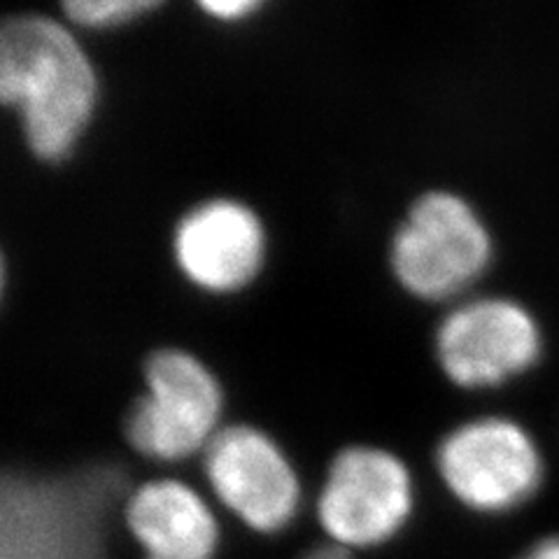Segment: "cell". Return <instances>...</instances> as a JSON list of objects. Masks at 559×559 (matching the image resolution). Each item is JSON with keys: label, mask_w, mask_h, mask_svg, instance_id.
Wrapping results in <instances>:
<instances>
[{"label": "cell", "mask_w": 559, "mask_h": 559, "mask_svg": "<svg viewBox=\"0 0 559 559\" xmlns=\"http://www.w3.org/2000/svg\"><path fill=\"white\" fill-rule=\"evenodd\" d=\"M100 75L80 31L43 12L0 28V100L16 115L26 150L47 166L70 162L94 127Z\"/></svg>", "instance_id": "obj_1"}, {"label": "cell", "mask_w": 559, "mask_h": 559, "mask_svg": "<svg viewBox=\"0 0 559 559\" xmlns=\"http://www.w3.org/2000/svg\"><path fill=\"white\" fill-rule=\"evenodd\" d=\"M124 478L112 466L3 483L0 559H105V522Z\"/></svg>", "instance_id": "obj_2"}, {"label": "cell", "mask_w": 559, "mask_h": 559, "mask_svg": "<svg viewBox=\"0 0 559 559\" xmlns=\"http://www.w3.org/2000/svg\"><path fill=\"white\" fill-rule=\"evenodd\" d=\"M495 238L476 205L450 189L419 194L390 240V271L411 299L457 304L489 271Z\"/></svg>", "instance_id": "obj_3"}, {"label": "cell", "mask_w": 559, "mask_h": 559, "mask_svg": "<svg viewBox=\"0 0 559 559\" xmlns=\"http://www.w3.org/2000/svg\"><path fill=\"white\" fill-rule=\"evenodd\" d=\"M224 392L194 353L164 347L145 364V394L127 419L131 445L156 462H180L219 433Z\"/></svg>", "instance_id": "obj_4"}, {"label": "cell", "mask_w": 559, "mask_h": 559, "mask_svg": "<svg viewBox=\"0 0 559 559\" xmlns=\"http://www.w3.org/2000/svg\"><path fill=\"white\" fill-rule=\"evenodd\" d=\"M433 353L457 388L489 390L534 369L544 355V331L520 301L476 296L450 306L436 326Z\"/></svg>", "instance_id": "obj_5"}, {"label": "cell", "mask_w": 559, "mask_h": 559, "mask_svg": "<svg viewBox=\"0 0 559 559\" xmlns=\"http://www.w3.org/2000/svg\"><path fill=\"white\" fill-rule=\"evenodd\" d=\"M436 460L450 492L480 513L527 503L546 474L532 433L506 417H480L450 431Z\"/></svg>", "instance_id": "obj_6"}, {"label": "cell", "mask_w": 559, "mask_h": 559, "mask_svg": "<svg viewBox=\"0 0 559 559\" xmlns=\"http://www.w3.org/2000/svg\"><path fill=\"white\" fill-rule=\"evenodd\" d=\"M173 264L189 287L205 296L250 289L269 261V231L257 210L240 199L213 197L175 222Z\"/></svg>", "instance_id": "obj_7"}, {"label": "cell", "mask_w": 559, "mask_h": 559, "mask_svg": "<svg viewBox=\"0 0 559 559\" xmlns=\"http://www.w3.org/2000/svg\"><path fill=\"white\" fill-rule=\"evenodd\" d=\"M413 509L406 466L378 448H347L320 497V520L338 548H371L392 538Z\"/></svg>", "instance_id": "obj_8"}, {"label": "cell", "mask_w": 559, "mask_h": 559, "mask_svg": "<svg viewBox=\"0 0 559 559\" xmlns=\"http://www.w3.org/2000/svg\"><path fill=\"white\" fill-rule=\"evenodd\" d=\"M205 474L222 503L257 532L287 527L299 509V480L269 436L224 427L205 448Z\"/></svg>", "instance_id": "obj_9"}, {"label": "cell", "mask_w": 559, "mask_h": 559, "mask_svg": "<svg viewBox=\"0 0 559 559\" xmlns=\"http://www.w3.org/2000/svg\"><path fill=\"white\" fill-rule=\"evenodd\" d=\"M127 522L145 559H213L217 550L215 515L178 480L138 487L127 503Z\"/></svg>", "instance_id": "obj_10"}, {"label": "cell", "mask_w": 559, "mask_h": 559, "mask_svg": "<svg viewBox=\"0 0 559 559\" xmlns=\"http://www.w3.org/2000/svg\"><path fill=\"white\" fill-rule=\"evenodd\" d=\"M61 20L86 33L127 28L166 5V0H59Z\"/></svg>", "instance_id": "obj_11"}, {"label": "cell", "mask_w": 559, "mask_h": 559, "mask_svg": "<svg viewBox=\"0 0 559 559\" xmlns=\"http://www.w3.org/2000/svg\"><path fill=\"white\" fill-rule=\"evenodd\" d=\"M273 0H194L205 20L219 26H240L252 22Z\"/></svg>", "instance_id": "obj_12"}, {"label": "cell", "mask_w": 559, "mask_h": 559, "mask_svg": "<svg viewBox=\"0 0 559 559\" xmlns=\"http://www.w3.org/2000/svg\"><path fill=\"white\" fill-rule=\"evenodd\" d=\"M520 559H559V534L536 540Z\"/></svg>", "instance_id": "obj_13"}, {"label": "cell", "mask_w": 559, "mask_h": 559, "mask_svg": "<svg viewBox=\"0 0 559 559\" xmlns=\"http://www.w3.org/2000/svg\"><path fill=\"white\" fill-rule=\"evenodd\" d=\"M301 559H349V552L338 546H324V548H314Z\"/></svg>", "instance_id": "obj_14"}]
</instances>
